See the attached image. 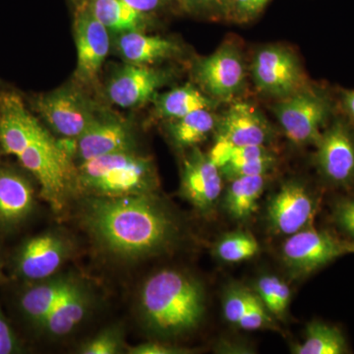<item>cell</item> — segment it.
Segmentation results:
<instances>
[{
	"label": "cell",
	"mask_w": 354,
	"mask_h": 354,
	"mask_svg": "<svg viewBox=\"0 0 354 354\" xmlns=\"http://www.w3.org/2000/svg\"><path fill=\"white\" fill-rule=\"evenodd\" d=\"M77 216L97 249L121 262L160 255L176 245L180 236L176 216L156 192L83 196Z\"/></svg>",
	"instance_id": "obj_1"
},
{
	"label": "cell",
	"mask_w": 354,
	"mask_h": 354,
	"mask_svg": "<svg viewBox=\"0 0 354 354\" xmlns=\"http://www.w3.org/2000/svg\"><path fill=\"white\" fill-rule=\"evenodd\" d=\"M0 149L36 178L53 211H62L78 192L74 149L55 139L15 93L0 95Z\"/></svg>",
	"instance_id": "obj_2"
},
{
	"label": "cell",
	"mask_w": 354,
	"mask_h": 354,
	"mask_svg": "<svg viewBox=\"0 0 354 354\" xmlns=\"http://www.w3.org/2000/svg\"><path fill=\"white\" fill-rule=\"evenodd\" d=\"M205 309L202 283L180 270H160L149 277L140 290V320L147 332L160 339L192 332L202 322Z\"/></svg>",
	"instance_id": "obj_3"
},
{
	"label": "cell",
	"mask_w": 354,
	"mask_h": 354,
	"mask_svg": "<svg viewBox=\"0 0 354 354\" xmlns=\"http://www.w3.org/2000/svg\"><path fill=\"white\" fill-rule=\"evenodd\" d=\"M157 171L150 158L135 151L111 153L77 165L83 196L124 197L156 192Z\"/></svg>",
	"instance_id": "obj_4"
},
{
	"label": "cell",
	"mask_w": 354,
	"mask_h": 354,
	"mask_svg": "<svg viewBox=\"0 0 354 354\" xmlns=\"http://www.w3.org/2000/svg\"><path fill=\"white\" fill-rule=\"evenodd\" d=\"M272 111L286 138L297 146H315L324 129L339 113V101L332 91L311 83L276 101Z\"/></svg>",
	"instance_id": "obj_5"
},
{
	"label": "cell",
	"mask_w": 354,
	"mask_h": 354,
	"mask_svg": "<svg viewBox=\"0 0 354 354\" xmlns=\"http://www.w3.org/2000/svg\"><path fill=\"white\" fill-rule=\"evenodd\" d=\"M248 73L241 46L230 39L192 65L195 85L218 104L234 102L242 94Z\"/></svg>",
	"instance_id": "obj_6"
},
{
	"label": "cell",
	"mask_w": 354,
	"mask_h": 354,
	"mask_svg": "<svg viewBox=\"0 0 354 354\" xmlns=\"http://www.w3.org/2000/svg\"><path fill=\"white\" fill-rule=\"evenodd\" d=\"M249 74L256 90L274 101L290 97L310 83L297 53L281 44L260 46L254 53Z\"/></svg>",
	"instance_id": "obj_7"
},
{
	"label": "cell",
	"mask_w": 354,
	"mask_h": 354,
	"mask_svg": "<svg viewBox=\"0 0 354 354\" xmlns=\"http://www.w3.org/2000/svg\"><path fill=\"white\" fill-rule=\"evenodd\" d=\"M34 108L55 134L70 141L106 113L75 85L62 86L39 95Z\"/></svg>",
	"instance_id": "obj_8"
},
{
	"label": "cell",
	"mask_w": 354,
	"mask_h": 354,
	"mask_svg": "<svg viewBox=\"0 0 354 354\" xmlns=\"http://www.w3.org/2000/svg\"><path fill=\"white\" fill-rule=\"evenodd\" d=\"M317 171L337 187L354 185V123L339 113L324 129L315 144Z\"/></svg>",
	"instance_id": "obj_9"
},
{
	"label": "cell",
	"mask_w": 354,
	"mask_h": 354,
	"mask_svg": "<svg viewBox=\"0 0 354 354\" xmlns=\"http://www.w3.org/2000/svg\"><path fill=\"white\" fill-rule=\"evenodd\" d=\"M348 243L309 227L288 237L281 247V257L291 272L306 276L349 254Z\"/></svg>",
	"instance_id": "obj_10"
},
{
	"label": "cell",
	"mask_w": 354,
	"mask_h": 354,
	"mask_svg": "<svg viewBox=\"0 0 354 354\" xmlns=\"http://www.w3.org/2000/svg\"><path fill=\"white\" fill-rule=\"evenodd\" d=\"M74 37L77 50L74 76L80 85L94 86L111 43L109 30L93 15L86 2L76 7Z\"/></svg>",
	"instance_id": "obj_11"
},
{
	"label": "cell",
	"mask_w": 354,
	"mask_h": 354,
	"mask_svg": "<svg viewBox=\"0 0 354 354\" xmlns=\"http://www.w3.org/2000/svg\"><path fill=\"white\" fill-rule=\"evenodd\" d=\"M74 251L71 239L53 230L31 237L21 245L14 266L20 278L38 281L57 274Z\"/></svg>",
	"instance_id": "obj_12"
},
{
	"label": "cell",
	"mask_w": 354,
	"mask_h": 354,
	"mask_svg": "<svg viewBox=\"0 0 354 354\" xmlns=\"http://www.w3.org/2000/svg\"><path fill=\"white\" fill-rule=\"evenodd\" d=\"M315 197L304 183L286 181L272 195L267 206V221L277 234H297L309 227L315 218Z\"/></svg>",
	"instance_id": "obj_13"
},
{
	"label": "cell",
	"mask_w": 354,
	"mask_h": 354,
	"mask_svg": "<svg viewBox=\"0 0 354 354\" xmlns=\"http://www.w3.org/2000/svg\"><path fill=\"white\" fill-rule=\"evenodd\" d=\"M171 80L169 72L151 65L127 64L114 72L106 87L109 101L122 109L153 102L158 91Z\"/></svg>",
	"instance_id": "obj_14"
},
{
	"label": "cell",
	"mask_w": 354,
	"mask_h": 354,
	"mask_svg": "<svg viewBox=\"0 0 354 354\" xmlns=\"http://www.w3.org/2000/svg\"><path fill=\"white\" fill-rule=\"evenodd\" d=\"M223 174L198 147L189 149L180 172V195L195 209L207 214L215 208L223 192Z\"/></svg>",
	"instance_id": "obj_15"
},
{
	"label": "cell",
	"mask_w": 354,
	"mask_h": 354,
	"mask_svg": "<svg viewBox=\"0 0 354 354\" xmlns=\"http://www.w3.org/2000/svg\"><path fill=\"white\" fill-rule=\"evenodd\" d=\"M73 143L74 158L81 164L102 156L136 150V135L127 121L106 113Z\"/></svg>",
	"instance_id": "obj_16"
},
{
	"label": "cell",
	"mask_w": 354,
	"mask_h": 354,
	"mask_svg": "<svg viewBox=\"0 0 354 354\" xmlns=\"http://www.w3.org/2000/svg\"><path fill=\"white\" fill-rule=\"evenodd\" d=\"M215 134L216 138L235 146H266L272 139L274 130L252 104L234 101L218 115Z\"/></svg>",
	"instance_id": "obj_17"
},
{
	"label": "cell",
	"mask_w": 354,
	"mask_h": 354,
	"mask_svg": "<svg viewBox=\"0 0 354 354\" xmlns=\"http://www.w3.org/2000/svg\"><path fill=\"white\" fill-rule=\"evenodd\" d=\"M35 207V188L19 171L0 167V230H15Z\"/></svg>",
	"instance_id": "obj_18"
},
{
	"label": "cell",
	"mask_w": 354,
	"mask_h": 354,
	"mask_svg": "<svg viewBox=\"0 0 354 354\" xmlns=\"http://www.w3.org/2000/svg\"><path fill=\"white\" fill-rule=\"evenodd\" d=\"M113 48L127 64L151 66L178 57L183 51L174 39L141 31L116 34Z\"/></svg>",
	"instance_id": "obj_19"
},
{
	"label": "cell",
	"mask_w": 354,
	"mask_h": 354,
	"mask_svg": "<svg viewBox=\"0 0 354 354\" xmlns=\"http://www.w3.org/2000/svg\"><path fill=\"white\" fill-rule=\"evenodd\" d=\"M78 279L70 274H55L35 281L20 297V308L28 320L39 328L55 305Z\"/></svg>",
	"instance_id": "obj_20"
},
{
	"label": "cell",
	"mask_w": 354,
	"mask_h": 354,
	"mask_svg": "<svg viewBox=\"0 0 354 354\" xmlns=\"http://www.w3.org/2000/svg\"><path fill=\"white\" fill-rule=\"evenodd\" d=\"M92 304V293L83 283L77 281L55 305L39 329L50 337H64L85 320Z\"/></svg>",
	"instance_id": "obj_21"
},
{
	"label": "cell",
	"mask_w": 354,
	"mask_h": 354,
	"mask_svg": "<svg viewBox=\"0 0 354 354\" xmlns=\"http://www.w3.org/2000/svg\"><path fill=\"white\" fill-rule=\"evenodd\" d=\"M153 102V113L165 121L183 118L200 109H215L220 104L193 84L158 94Z\"/></svg>",
	"instance_id": "obj_22"
},
{
	"label": "cell",
	"mask_w": 354,
	"mask_h": 354,
	"mask_svg": "<svg viewBox=\"0 0 354 354\" xmlns=\"http://www.w3.org/2000/svg\"><path fill=\"white\" fill-rule=\"evenodd\" d=\"M93 15L114 34L141 31L152 25L153 16L140 12L122 0H86Z\"/></svg>",
	"instance_id": "obj_23"
},
{
	"label": "cell",
	"mask_w": 354,
	"mask_h": 354,
	"mask_svg": "<svg viewBox=\"0 0 354 354\" xmlns=\"http://www.w3.org/2000/svg\"><path fill=\"white\" fill-rule=\"evenodd\" d=\"M218 114L214 109H200L176 120H167V136L179 150H189L215 133Z\"/></svg>",
	"instance_id": "obj_24"
},
{
	"label": "cell",
	"mask_w": 354,
	"mask_h": 354,
	"mask_svg": "<svg viewBox=\"0 0 354 354\" xmlns=\"http://www.w3.org/2000/svg\"><path fill=\"white\" fill-rule=\"evenodd\" d=\"M267 176L237 177L230 180L223 196V207L236 221H245L257 209L266 187Z\"/></svg>",
	"instance_id": "obj_25"
},
{
	"label": "cell",
	"mask_w": 354,
	"mask_h": 354,
	"mask_svg": "<svg viewBox=\"0 0 354 354\" xmlns=\"http://www.w3.org/2000/svg\"><path fill=\"white\" fill-rule=\"evenodd\" d=\"M297 354H342L348 353L346 337L335 326L320 321L307 325L305 339L293 348Z\"/></svg>",
	"instance_id": "obj_26"
},
{
	"label": "cell",
	"mask_w": 354,
	"mask_h": 354,
	"mask_svg": "<svg viewBox=\"0 0 354 354\" xmlns=\"http://www.w3.org/2000/svg\"><path fill=\"white\" fill-rule=\"evenodd\" d=\"M215 255L225 263L242 262L251 259L260 250L257 239L247 232H234L223 235L215 245Z\"/></svg>",
	"instance_id": "obj_27"
},
{
	"label": "cell",
	"mask_w": 354,
	"mask_h": 354,
	"mask_svg": "<svg viewBox=\"0 0 354 354\" xmlns=\"http://www.w3.org/2000/svg\"><path fill=\"white\" fill-rule=\"evenodd\" d=\"M125 349L124 332L118 325L101 330L78 349L82 354H118Z\"/></svg>",
	"instance_id": "obj_28"
},
{
	"label": "cell",
	"mask_w": 354,
	"mask_h": 354,
	"mask_svg": "<svg viewBox=\"0 0 354 354\" xmlns=\"http://www.w3.org/2000/svg\"><path fill=\"white\" fill-rule=\"evenodd\" d=\"M274 153L264 157L248 158L239 162H228L220 169L223 178L227 180L237 177L268 176L276 165Z\"/></svg>",
	"instance_id": "obj_29"
},
{
	"label": "cell",
	"mask_w": 354,
	"mask_h": 354,
	"mask_svg": "<svg viewBox=\"0 0 354 354\" xmlns=\"http://www.w3.org/2000/svg\"><path fill=\"white\" fill-rule=\"evenodd\" d=\"M272 0H227L223 21L246 25L258 19Z\"/></svg>",
	"instance_id": "obj_30"
},
{
	"label": "cell",
	"mask_w": 354,
	"mask_h": 354,
	"mask_svg": "<svg viewBox=\"0 0 354 354\" xmlns=\"http://www.w3.org/2000/svg\"><path fill=\"white\" fill-rule=\"evenodd\" d=\"M227 0H172L174 9L195 18L223 21Z\"/></svg>",
	"instance_id": "obj_31"
},
{
	"label": "cell",
	"mask_w": 354,
	"mask_h": 354,
	"mask_svg": "<svg viewBox=\"0 0 354 354\" xmlns=\"http://www.w3.org/2000/svg\"><path fill=\"white\" fill-rule=\"evenodd\" d=\"M255 297L256 293L243 286H230L223 300V315L227 321L237 325Z\"/></svg>",
	"instance_id": "obj_32"
},
{
	"label": "cell",
	"mask_w": 354,
	"mask_h": 354,
	"mask_svg": "<svg viewBox=\"0 0 354 354\" xmlns=\"http://www.w3.org/2000/svg\"><path fill=\"white\" fill-rule=\"evenodd\" d=\"M270 314L271 313L269 310L261 301L259 297L256 295L252 304H250L236 326L241 329L246 330H255L271 327L272 320Z\"/></svg>",
	"instance_id": "obj_33"
},
{
	"label": "cell",
	"mask_w": 354,
	"mask_h": 354,
	"mask_svg": "<svg viewBox=\"0 0 354 354\" xmlns=\"http://www.w3.org/2000/svg\"><path fill=\"white\" fill-rule=\"evenodd\" d=\"M333 216L337 227L354 241V197L344 198L335 203Z\"/></svg>",
	"instance_id": "obj_34"
},
{
	"label": "cell",
	"mask_w": 354,
	"mask_h": 354,
	"mask_svg": "<svg viewBox=\"0 0 354 354\" xmlns=\"http://www.w3.org/2000/svg\"><path fill=\"white\" fill-rule=\"evenodd\" d=\"M281 279L272 274L261 277L256 283V295L264 304L270 313L274 314L276 309L277 292Z\"/></svg>",
	"instance_id": "obj_35"
},
{
	"label": "cell",
	"mask_w": 354,
	"mask_h": 354,
	"mask_svg": "<svg viewBox=\"0 0 354 354\" xmlns=\"http://www.w3.org/2000/svg\"><path fill=\"white\" fill-rule=\"evenodd\" d=\"M130 354H185L190 353V349L179 348L160 342H147L138 346H129L127 349Z\"/></svg>",
	"instance_id": "obj_36"
},
{
	"label": "cell",
	"mask_w": 354,
	"mask_h": 354,
	"mask_svg": "<svg viewBox=\"0 0 354 354\" xmlns=\"http://www.w3.org/2000/svg\"><path fill=\"white\" fill-rule=\"evenodd\" d=\"M19 341L0 309V354L20 353Z\"/></svg>",
	"instance_id": "obj_37"
},
{
	"label": "cell",
	"mask_w": 354,
	"mask_h": 354,
	"mask_svg": "<svg viewBox=\"0 0 354 354\" xmlns=\"http://www.w3.org/2000/svg\"><path fill=\"white\" fill-rule=\"evenodd\" d=\"M122 1L140 12L148 14L153 17L167 9L174 8L172 0H122Z\"/></svg>",
	"instance_id": "obj_38"
},
{
	"label": "cell",
	"mask_w": 354,
	"mask_h": 354,
	"mask_svg": "<svg viewBox=\"0 0 354 354\" xmlns=\"http://www.w3.org/2000/svg\"><path fill=\"white\" fill-rule=\"evenodd\" d=\"M337 101H339V113L354 123V88L339 91Z\"/></svg>",
	"instance_id": "obj_39"
},
{
	"label": "cell",
	"mask_w": 354,
	"mask_h": 354,
	"mask_svg": "<svg viewBox=\"0 0 354 354\" xmlns=\"http://www.w3.org/2000/svg\"><path fill=\"white\" fill-rule=\"evenodd\" d=\"M86 0H70V2H71L72 4H73L74 6H75V8L77 6H81V4H83L84 2H85Z\"/></svg>",
	"instance_id": "obj_40"
},
{
	"label": "cell",
	"mask_w": 354,
	"mask_h": 354,
	"mask_svg": "<svg viewBox=\"0 0 354 354\" xmlns=\"http://www.w3.org/2000/svg\"><path fill=\"white\" fill-rule=\"evenodd\" d=\"M349 253H354V241L348 243Z\"/></svg>",
	"instance_id": "obj_41"
},
{
	"label": "cell",
	"mask_w": 354,
	"mask_h": 354,
	"mask_svg": "<svg viewBox=\"0 0 354 354\" xmlns=\"http://www.w3.org/2000/svg\"><path fill=\"white\" fill-rule=\"evenodd\" d=\"M0 272H1V259H0Z\"/></svg>",
	"instance_id": "obj_42"
}]
</instances>
